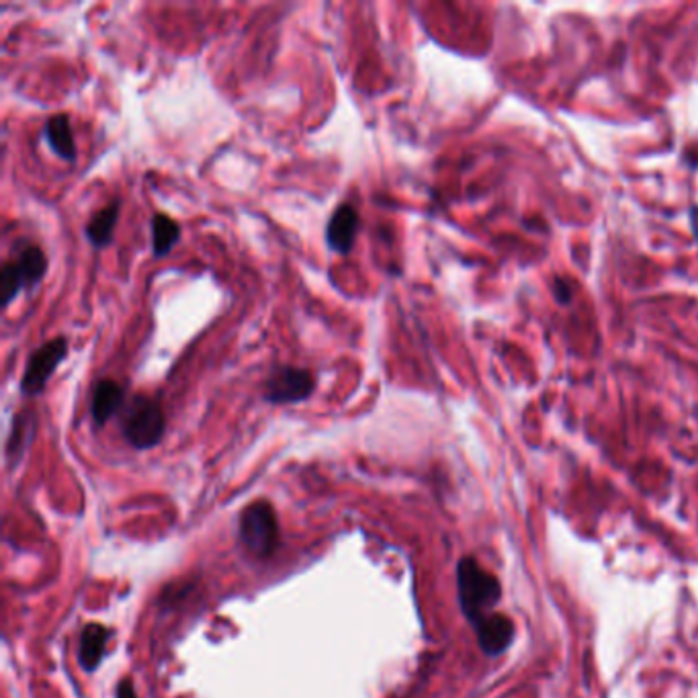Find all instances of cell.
Instances as JSON below:
<instances>
[{
  "label": "cell",
  "mask_w": 698,
  "mask_h": 698,
  "mask_svg": "<svg viewBox=\"0 0 698 698\" xmlns=\"http://www.w3.org/2000/svg\"><path fill=\"white\" fill-rule=\"evenodd\" d=\"M456 594L461 613L470 620L471 627H475L494 613L502 596V586L497 577L473 557H463L456 564Z\"/></svg>",
  "instance_id": "1"
},
{
  "label": "cell",
  "mask_w": 698,
  "mask_h": 698,
  "mask_svg": "<svg viewBox=\"0 0 698 698\" xmlns=\"http://www.w3.org/2000/svg\"><path fill=\"white\" fill-rule=\"evenodd\" d=\"M122 430L125 441L137 451L154 449L166 430L161 403L148 396H135L123 414Z\"/></svg>",
  "instance_id": "2"
},
{
  "label": "cell",
  "mask_w": 698,
  "mask_h": 698,
  "mask_svg": "<svg viewBox=\"0 0 698 698\" xmlns=\"http://www.w3.org/2000/svg\"><path fill=\"white\" fill-rule=\"evenodd\" d=\"M238 537L246 551L258 560H267L275 553L279 543V523L267 500H258L243 512Z\"/></svg>",
  "instance_id": "3"
},
{
  "label": "cell",
  "mask_w": 698,
  "mask_h": 698,
  "mask_svg": "<svg viewBox=\"0 0 698 698\" xmlns=\"http://www.w3.org/2000/svg\"><path fill=\"white\" fill-rule=\"evenodd\" d=\"M48 270V258L40 246L29 244L19 250L13 260H9L0 270V296L7 308L23 289H29L43 279Z\"/></svg>",
  "instance_id": "4"
},
{
  "label": "cell",
  "mask_w": 698,
  "mask_h": 698,
  "mask_svg": "<svg viewBox=\"0 0 698 698\" xmlns=\"http://www.w3.org/2000/svg\"><path fill=\"white\" fill-rule=\"evenodd\" d=\"M316 390V377L308 369L277 367L263 386V396L269 403L285 406L308 400Z\"/></svg>",
  "instance_id": "5"
},
{
  "label": "cell",
  "mask_w": 698,
  "mask_h": 698,
  "mask_svg": "<svg viewBox=\"0 0 698 698\" xmlns=\"http://www.w3.org/2000/svg\"><path fill=\"white\" fill-rule=\"evenodd\" d=\"M66 352L68 340L62 336L41 345L40 349L29 357L25 373L21 379V393L33 398L40 396L41 391L45 390L50 377L54 376L55 369L66 359Z\"/></svg>",
  "instance_id": "6"
},
{
  "label": "cell",
  "mask_w": 698,
  "mask_h": 698,
  "mask_svg": "<svg viewBox=\"0 0 698 698\" xmlns=\"http://www.w3.org/2000/svg\"><path fill=\"white\" fill-rule=\"evenodd\" d=\"M473 632L478 635V644L482 651L490 658L504 654L514 641V623L500 613H492L490 617H485L473 627Z\"/></svg>",
  "instance_id": "7"
},
{
  "label": "cell",
  "mask_w": 698,
  "mask_h": 698,
  "mask_svg": "<svg viewBox=\"0 0 698 698\" xmlns=\"http://www.w3.org/2000/svg\"><path fill=\"white\" fill-rule=\"evenodd\" d=\"M357 232H359L357 209L349 203L338 205L330 222H328V228H326L328 246L338 255H349L352 246H355V240H357Z\"/></svg>",
  "instance_id": "8"
},
{
  "label": "cell",
  "mask_w": 698,
  "mask_h": 698,
  "mask_svg": "<svg viewBox=\"0 0 698 698\" xmlns=\"http://www.w3.org/2000/svg\"><path fill=\"white\" fill-rule=\"evenodd\" d=\"M123 388L113 379H101L93 391V402H91V414H93L96 427H105L111 418L122 410Z\"/></svg>",
  "instance_id": "9"
},
{
  "label": "cell",
  "mask_w": 698,
  "mask_h": 698,
  "mask_svg": "<svg viewBox=\"0 0 698 698\" xmlns=\"http://www.w3.org/2000/svg\"><path fill=\"white\" fill-rule=\"evenodd\" d=\"M111 632L105 625L91 623L81 633V666L82 670L93 674L107 654V644Z\"/></svg>",
  "instance_id": "10"
},
{
  "label": "cell",
  "mask_w": 698,
  "mask_h": 698,
  "mask_svg": "<svg viewBox=\"0 0 698 698\" xmlns=\"http://www.w3.org/2000/svg\"><path fill=\"white\" fill-rule=\"evenodd\" d=\"M45 140L50 144V148L54 150L62 161H76V142H74V134H72L70 115L58 113L54 117H50L45 122Z\"/></svg>",
  "instance_id": "11"
},
{
  "label": "cell",
  "mask_w": 698,
  "mask_h": 698,
  "mask_svg": "<svg viewBox=\"0 0 698 698\" xmlns=\"http://www.w3.org/2000/svg\"><path fill=\"white\" fill-rule=\"evenodd\" d=\"M120 207H122L120 202L109 203L107 207L96 212L86 224V238L94 248H105L113 240L115 224L120 219Z\"/></svg>",
  "instance_id": "12"
},
{
  "label": "cell",
  "mask_w": 698,
  "mask_h": 698,
  "mask_svg": "<svg viewBox=\"0 0 698 698\" xmlns=\"http://www.w3.org/2000/svg\"><path fill=\"white\" fill-rule=\"evenodd\" d=\"M181 238V228L173 217L156 214L152 217V250L154 256L168 255Z\"/></svg>",
  "instance_id": "13"
},
{
  "label": "cell",
  "mask_w": 698,
  "mask_h": 698,
  "mask_svg": "<svg viewBox=\"0 0 698 698\" xmlns=\"http://www.w3.org/2000/svg\"><path fill=\"white\" fill-rule=\"evenodd\" d=\"M33 432H35V417L33 412H21L14 417L13 430H11V439L7 446V455L11 461H19L21 455L28 451L29 444L33 441Z\"/></svg>",
  "instance_id": "14"
},
{
  "label": "cell",
  "mask_w": 698,
  "mask_h": 698,
  "mask_svg": "<svg viewBox=\"0 0 698 698\" xmlns=\"http://www.w3.org/2000/svg\"><path fill=\"white\" fill-rule=\"evenodd\" d=\"M115 698H137L134 682H132L130 678H123L122 682L117 685V690H115Z\"/></svg>",
  "instance_id": "15"
},
{
  "label": "cell",
  "mask_w": 698,
  "mask_h": 698,
  "mask_svg": "<svg viewBox=\"0 0 698 698\" xmlns=\"http://www.w3.org/2000/svg\"><path fill=\"white\" fill-rule=\"evenodd\" d=\"M690 217H692V224H695V232H697V236H698V207H692V215H690Z\"/></svg>",
  "instance_id": "16"
}]
</instances>
